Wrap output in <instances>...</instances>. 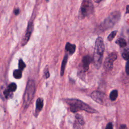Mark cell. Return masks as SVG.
<instances>
[{"instance_id": "6da1fadb", "label": "cell", "mask_w": 129, "mask_h": 129, "mask_svg": "<svg viewBox=\"0 0 129 129\" xmlns=\"http://www.w3.org/2000/svg\"><path fill=\"white\" fill-rule=\"evenodd\" d=\"M66 102L69 105L70 109L73 112H77L80 110H84L88 113H95L97 111L82 101L77 99H68Z\"/></svg>"}, {"instance_id": "5bb4252c", "label": "cell", "mask_w": 129, "mask_h": 129, "mask_svg": "<svg viewBox=\"0 0 129 129\" xmlns=\"http://www.w3.org/2000/svg\"><path fill=\"white\" fill-rule=\"evenodd\" d=\"M76 117V121H77V122L81 125H83L85 124V120L83 117V116L79 114H77L75 116Z\"/></svg>"}, {"instance_id": "7a4b0ae2", "label": "cell", "mask_w": 129, "mask_h": 129, "mask_svg": "<svg viewBox=\"0 0 129 129\" xmlns=\"http://www.w3.org/2000/svg\"><path fill=\"white\" fill-rule=\"evenodd\" d=\"M104 51V44L103 40L101 37H98L95 42L93 61L95 67L98 69L100 68L102 61Z\"/></svg>"}, {"instance_id": "9a60e30c", "label": "cell", "mask_w": 129, "mask_h": 129, "mask_svg": "<svg viewBox=\"0 0 129 129\" xmlns=\"http://www.w3.org/2000/svg\"><path fill=\"white\" fill-rule=\"evenodd\" d=\"M118 96V92L116 90H112L109 95V98L110 99L111 101H115Z\"/></svg>"}, {"instance_id": "d6986e66", "label": "cell", "mask_w": 129, "mask_h": 129, "mask_svg": "<svg viewBox=\"0 0 129 129\" xmlns=\"http://www.w3.org/2000/svg\"><path fill=\"white\" fill-rule=\"evenodd\" d=\"M116 33H117V31H113L111 32L107 37L108 40H109V41L112 40L114 39V38L115 37V36H116Z\"/></svg>"}, {"instance_id": "4316f807", "label": "cell", "mask_w": 129, "mask_h": 129, "mask_svg": "<svg viewBox=\"0 0 129 129\" xmlns=\"http://www.w3.org/2000/svg\"><path fill=\"white\" fill-rule=\"evenodd\" d=\"M102 0H94V1L95 2V3H99L100 2H101Z\"/></svg>"}, {"instance_id": "cb8c5ba5", "label": "cell", "mask_w": 129, "mask_h": 129, "mask_svg": "<svg viewBox=\"0 0 129 129\" xmlns=\"http://www.w3.org/2000/svg\"><path fill=\"white\" fill-rule=\"evenodd\" d=\"M119 129H127V127L124 124H122L120 127H119Z\"/></svg>"}, {"instance_id": "7c38bea8", "label": "cell", "mask_w": 129, "mask_h": 129, "mask_svg": "<svg viewBox=\"0 0 129 129\" xmlns=\"http://www.w3.org/2000/svg\"><path fill=\"white\" fill-rule=\"evenodd\" d=\"M68 55L67 54H66L63 57V60L61 63V68H60V75L61 76H62L64 74V70L66 68V66L67 64V62L68 61Z\"/></svg>"}, {"instance_id": "e0dca14e", "label": "cell", "mask_w": 129, "mask_h": 129, "mask_svg": "<svg viewBox=\"0 0 129 129\" xmlns=\"http://www.w3.org/2000/svg\"><path fill=\"white\" fill-rule=\"evenodd\" d=\"M16 89H17V85L15 83H12L8 85L7 90L9 92L11 93L15 91Z\"/></svg>"}, {"instance_id": "3957f363", "label": "cell", "mask_w": 129, "mask_h": 129, "mask_svg": "<svg viewBox=\"0 0 129 129\" xmlns=\"http://www.w3.org/2000/svg\"><path fill=\"white\" fill-rule=\"evenodd\" d=\"M36 90L35 83L33 80H29L27 84L23 95V107L26 109L33 98Z\"/></svg>"}, {"instance_id": "5b68a950", "label": "cell", "mask_w": 129, "mask_h": 129, "mask_svg": "<svg viewBox=\"0 0 129 129\" xmlns=\"http://www.w3.org/2000/svg\"><path fill=\"white\" fill-rule=\"evenodd\" d=\"M93 10L92 0H83L79 11V18L83 19L91 14Z\"/></svg>"}, {"instance_id": "ba28073f", "label": "cell", "mask_w": 129, "mask_h": 129, "mask_svg": "<svg viewBox=\"0 0 129 129\" xmlns=\"http://www.w3.org/2000/svg\"><path fill=\"white\" fill-rule=\"evenodd\" d=\"M33 23L32 22H29L28 25V27H27L26 31L25 32V34L22 40V46H24L25 44H26L27 42L29 41V38L31 36V34L33 31Z\"/></svg>"}, {"instance_id": "8fae6325", "label": "cell", "mask_w": 129, "mask_h": 129, "mask_svg": "<svg viewBox=\"0 0 129 129\" xmlns=\"http://www.w3.org/2000/svg\"><path fill=\"white\" fill-rule=\"evenodd\" d=\"M76 48V46L75 44H72L69 42L67 43L66 45L65 49L67 51H68L70 54H73L75 52Z\"/></svg>"}, {"instance_id": "603a6c76", "label": "cell", "mask_w": 129, "mask_h": 129, "mask_svg": "<svg viewBox=\"0 0 129 129\" xmlns=\"http://www.w3.org/2000/svg\"><path fill=\"white\" fill-rule=\"evenodd\" d=\"M45 78L47 79L49 77V71L48 70H46L45 72Z\"/></svg>"}, {"instance_id": "d4e9b609", "label": "cell", "mask_w": 129, "mask_h": 129, "mask_svg": "<svg viewBox=\"0 0 129 129\" xmlns=\"http://www.w3.org/2000/svg\"><path fill=\"white\" fill-rule=\"evenodd\" d=\"M126 14H129V5L126 6V12H125Z\"/></svg>"}, {"instance_id": "ffe728a7", "label": "cell", "mask_w": 129, "mask_h": 129, "mask_svg": "<svg viewBox=\"0 0 129 129\" xmlns=\"http://www.w3.org/2000/svg\"><path fill=\"white\" fill-rule=\"evenodd\" d=\"M18 66H19V69H20L21 71H23V70L26 67V64L22 59H20L19 60Z\"/></svg>"}, {"instance_id": "44dd1931", "label": "cell", "mask_w": 129, "mask_h": 129, "mask_svg": "<svg viewBox=\"0 0 129 129\" xmlns=\"http://www.w3.org/2000/svg\"><path fill=\"white\" fill-rule=\"evenodd\" d=\"M125 70L126 74L127 75H129V60H127V61H126V63L125 64Z\"/></svg>"}, {"instance_id": "ac0fdd59", "label": "cell", "mask_w": 129, "mask_h": 129, "mask_svg": "<svg viewBox=\"0 0 129 129\" xmlns=\"http://www.w3.org/2000/svg\"><path fill=\"white\" fill-rule=\"evenodd\" d=\"M122 57L126 60H129V48L125 49L122 53Z\"/></svg>"}, {"instance_id": "277c9868", "label": "cell", "mask_w": 129, "mask_h": 129, "mask_svg": "<svg viewBox=\"0 0 129 129\" xmlns=\"http://www.w3.org/2000/svg\"><path fill=\"white\" fill-rule=\"evenodd\" d=\"M120 13L118 11L111 13L99 25V30L101 32L112 27L119 20Z\"/></svg>"}, {"instance_id": "52a82bcc", "label": "cell", "mask_w": 129, "mask_h": 129, "mask_svg": "<svg viewBox=\"0 0 129 129\" xmlns=\"http://www.w3.org/2000/svg\"><path fill=\"white\" fill-rule=\"evenodd\" d=\"M91 98L97 103L100 104H103L104 103L105 95L98 91H93L91 94Z\"/></svg>"}, {"instance_id": "9c48e42d", "label": "cell", "mask_w": 129, "mask_h": 129, "mask_svg": "<svg viewBox=\"0 0 129 129\" xmlns=\"http://www.w3.org/2000/svg\"><path fill=\"white\" fill-rule=\"evenodd\" d=\"M92 61L93 58L89 55H86L83 57L81 66L84 71L86 72L88 70L89 64Z\"/></svg>"}, {"instance_id": "484cf974", "label": "cell", "mask_w": 129, "mask_h": 129, "mask_svg": "<svg viewBox=\"0 0 129 129\" xmlns=\"http://www.w3.org/2000/svg\"><path fill=\"white\" fill-rule=\"evenodd\" d=\"M19 10L18 9H16V10H15V11H14V13H15V15H18L19 13Z\"/></svg>"}, {"instance_id": "2e32d148", "label": "cell", "mask_w": 129, "mask_h": 129, "mask_svg": "<svg viewBox=\"0 0 129 129\" xmlns=\"http://www.w3.org/2000/svg\"><path fill=\"white\" fill-rule=\"evenodd\" d=\"M22 71L20 70V69L18 70H15L13 72V76L15 79H19L21 78L22 77Z\"/></svg>"}, {"instance_id": "8992f818", "label": "cell", "mask_w": 129, "mask_h": 129, "mask_svg": "<svg viewBox=\"0 0 129 129\" xmlns=\"http://www.w3.org/2000/svg\"><path fill=\"white\" fill-rule=\"evenodd\" d=\"M117 55L115 52H112L108 54L103 63L104 69L107 71H111L113 68V62L117 59Z\"/></svg>"}, {"instance_id": "7402d4cb", "label": "cell", "mask_w": 129, "mask_h": 129, "mask_svg": "<svg viewBox=\"0 0 129 129\" xmlns=\"http://www.w3.org/2000/svg\"><path fill=\"white\" fill-rule=\"evenodd\" d=\"M105 129H113V125L112 123L109 122L108 123H107L105 127Z\"/></svg>"}, {"instance_id": "30bf717a", "label": "cell", "mask_w": 129, "mask_h": 129, "mask_svg": "<svg viewBox=\"0 0 129 129\" xmlns=\"http://www.w3.org/2000/svg\"><path fill=\"white\" fill-rule=\"evenodd\" d=\"M43 106V100L41 98H38L36 102V109H35V114L36 116L38 115L39 113L42 110Z\"/></svg>"}, {"instance_id": "4fadbf2b", "label": "cell", "mask_w": 129, "mask_h": 129, "mask_svg": "<svg viewBox=\"0 0 129 129\" xmlns=\"http://www.w3.org/2000/svg\"><path fill=\"white\" fill-rule=\"evenodd\" d=\"M115 43L118 44L120 47H123L126 46L127 43L126 40L122 38H119L117 39L115 42Z\"/></svg>"}]
</instances>
